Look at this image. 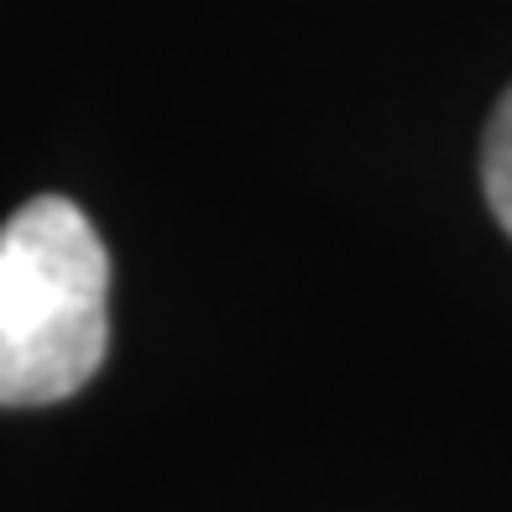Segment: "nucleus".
I'll list each match as a JSON object with an SVG mask.
<instances>
[{
    "label": "nucleus",
    "mask_w": 512,
    "mask_h": 512,
    "mask_svg": "<svg viewBox=\"0 0 512 512\" xmlns=\"http://www.w3.org/2000/svg\"><path fill=\"white\" fill-rule=\"evenodd\" d=\"M110 345V256L68 199H32L0 230V408L58 403Z\"/></svg>",
    "instance_id": "f257e3e1"
},
{
    "label": "nucleus",
    "mask_w": 512,
    "mask_h": 512,
    "mask_svg": "<svg viewBox=\"0 0 512 512\" xmlns=\"http://www.w3.org/2000/svg\"><path fill=\"white\" fill-rule=\"evenodd\" d=\"M481 183L492 199V215L512 236V89L502 95L492 126H486V147H481Z\"/></svg>",
    "instance_id": "f03ea898"
}]
</instances>
